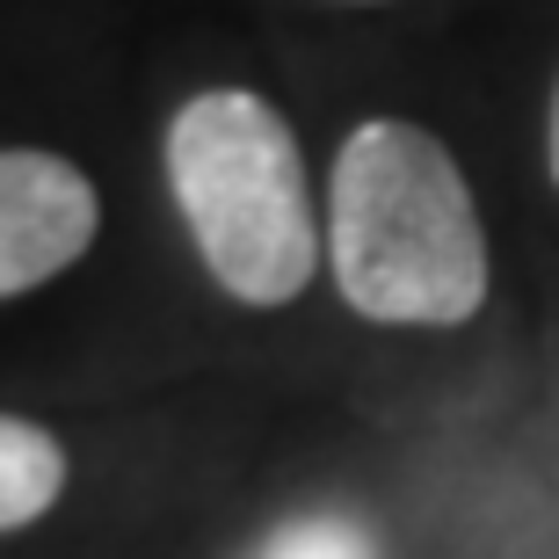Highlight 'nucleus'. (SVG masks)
Masks as SVG:
<instances>
[{"label":"nucleus","instance_id":"f257e3e1","mask_svg":"<svg viewBox=\"0 0 559 559\" xmlns=\"http://www.w3.org/2000/svg\"><path fill=\"white\" fill-rule=\"evenodd\" d=\"M328 270L378 328H465L487 306V226L451 145L407 117H364L328 175Z\"/></svg>","mask_w":559,"mask_h":559},{"label":"nucleus","instance_id":"f03ea898","mask_svg":"<svg viewBox=\"0 0 559 559\" xmlns=\"http://www.w3.org/2000/svg\"><path fill=\"white\" fill-rule=\"evenodd\" d=\"M167 189L211 284L240 306H290L328 233L312 226L306 153L254 87H204L167 124Z\"/></svg>","mask_w":559,"mask_h":559},{"label":"nucleus","instance_id":"7ed1b4c3","mask_svg":"<svg viewBox=\"0 0 559 559\" xmlns=\"http://www.w3.org/2000/svg\"><path fill=\"white\" fill-rule=\"evenodd\" d=\"M103 197L66 153L0 145V298L51 284L95 248Z\"/></svg>","mask_w":559,"mask_h":559},{"label":"nucleus","instance_id":"20e7f679","mask_svg":"<svg viewBox=\"0 0 559 559\" xmlns=\"http://www.w3.org/2000/svg\"><path fill=\"white\" fill-rule=\"evenodd\" d=\"M66 495V443L22 415H0V538L51 516Z\"/></svg>","mask_w":559,"mask_h":559},{"label":"nucleus","instance_id":"39448f33","mask_svg":"<svg viewBox=\"0 0 559 559\" xmlns=\"http://www.w3.org/2000/svg\"><path fill=\"white\" fill-rule=\"evenodd\" d=\"M262 559H378V545L364 538L356 523L320 516V523H290V531H284V538H276Z\"/></svg>","mask_w":559,"mask_h":559},{"label":"nucleus","instance_id":"423d86ee","mask_svg":"<svg viewBox=\"0 0 559 559\" xmlns=\"http://www.w3.org/2000/svg\"><path fill=\"white\" fill-rule=\"evenodd\" d=\"M545 160H552V182H559V87H552V117H545Z\"/></svg>","mask_w":559,"mask_h":559}]
</instances>
